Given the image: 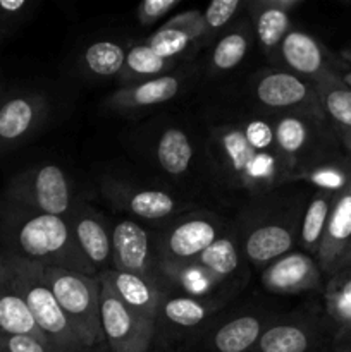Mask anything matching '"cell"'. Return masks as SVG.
I'll list each match as a JSON object with an SVG mask.
<instances>
[{
    "instance_id": "cell-1",
    "label": "cell",
    "mask_w": 351,
    "mask_h": 352,
    "mask_svg": "<svg viewBox=\"0 0 351 352\" xmlns=\"http://www.w3.org/2000/svg\"><path fill=\"white\" fill-rule=\"evenodd\" d=\"M0 241L3 253L96 277L98 272L86 260L64 217L30 212L3 201L0 205Z\"/></svg>"
},
{
    "instance_id": "cell-2",
    "label": "cell",
    "mask_w": 351,
    "mask_h": 352,
    "mask_svg": "<svg viewBox=\"0 0 351 352\" xmlns=\"http://www.w3.org/2000/svg\"><path fill=\"white\" fill-rule=\"evenodd\" d=\"M217 164L237 188L260 192L291 177L265 120L231 124L213 134Z\"/></svg>"
},
{
    "instance_id": "cell-3",
    "label": "cell",
    "mask_w": 351,
    "mask_h": 352,
    "mask_svg": "<svg viewBox=\"0 0 351 352\" xmlns=\"http://www.w3.org/2000/svg\"><path fill=\"white\" fill-rule=\"evenodd\" d=\"M0 260L6 265L17 292L26 302L34 323L43 333L50 352H93L83 342L57 299L43 282L40 265L3 251L0 253Z\"/></svg>"
},
{
    "instance_id": "cell-4",
    "label": "cell",
    "mask_w": 351,
    "mask_h": 352,
    "mask_svg": "<svg viewBox=\"0 0 351 352\" xmlns=\"http://www.w3.org/2000/svg\"><path fill=\"white\" fill-rule=\"evenodd\" d=\"M41 278L61 305L83 342L93 352L103 340L100 323V278L57 267H41Z\"/></svg>"
},
{
    "instance_id": "cell-5",
    "label": "cell",
    "mask_w": 351,
    "mask_h": 352,
    "mask_svg": "<svg viewBox=\"0 0 351 352\" xmlns=\"http://www.w3.org/2000/svg\"><path fill=\"white\" fill-rule=\"evenodd\" d=\"M3 199L30 212L64 219L74 208L67 175L54 164L26 168L14 175L3 191Z\"/></svg>"
},
{
    "instance_id": "cell-6",
    "label": "cell",
    "mask_w": 351,
    "mask_h": 352,
    "mask_svg": "<svg viewBox=\"0 0 351 352\" xmlns=\"http://www.w3.org/2000/svg\"><path fill=\"white\" fill-rule=\"evenodd\" d=\"M100 278V277H98ZM100 323L110 352H148L155 325L131 311L100 278Z\"/></svg>"
},
{
    "instance_id": "cell-7",
    "label": "cell",
    "mask_w": 351,
    "mask_h": 352,
    "mask_svg": "<svg viewBox=\"0 0 351 352\" xmlns=\"http://www.w3.org/2000/svg\"><path fill=\"white\" fill-rule=\"evenodd\" d=\"M255 96L267 109H303L305 116L323 120L319 95L313 82L292 72H267L255 85Z\"/></svg>"
},
{
    "instance_id": "cell-8",
    "label": "cell",
    "mask_w": 351,
    "mask_h": 352,
    "mask_svg": "<svg viewBox=\"0 0 351 352\" xmlns=\"http://www.w3.org/2000/svg\"><path fill=\"white\" fill-rule=\"evenodd\" d=\"M219 237V223L209 215H191L174 223L158 248L164 265H189Z\"/></svg>"
},
{
    "instance_id": "cell-9",
    "label": "cell",
    "mask_w": 351,
    "mask_h": 352,
    "mask_svg": "<svg viewBox=\"0 0 351 352\" xmlns=\"http://www.w3.org/2000/svg\"><path fill=\"white\" fill-rule=\"evenodd\" d=\"M351 256V182L337 192L327 220L317 263L323 277L330 278L341 272Z\"/></svg>"
},
{
    "instance_id": "cell-10",
    "label": "cell",
    "mask_w": 351,
    "mask_h": 352,
    "mask_svg": "<svg viewBox=\"0 0 351 352\" xmlns=\"http://www.w3.org/2000/svg\"><path fill=\"white\" fill-rule=\"evenodd\" d=\"M323 274L313 256L291 251L272 261L262 274V285L272 294H301L322 285Z\"/></svg>"
},
{
    "instance_id": "cell-11",
    "label": "cell",
    "mask_w": 351,
    "mask_h": 352,
    "mask_svg": "<svg viewBox=\"0 0 351 352\" xmlns=\"http://www.w3.org/2000/svg\"><path fill=\"white\" fill-rule=\"evenodd\" d=\"M326 133H332L327 122L305 113L284 116L277 120L274 127L275 146L289 172L301 167L303 158L312 157L308 150L320 143L322 138H326Z\"/></svg>"
},
{
    "instance_id": "cell-12",
    "label": "cell",
    "mask_w": 351,
    "mask_h": 352,
    "mask_svg": "<svg viewBox=\"0 0 351 352\" xmlns=\"http://www.w3.org/2000/svg\"><path fill=\"white\" fill-rule=\"evenodd\" d=\"M47 113V103L36 93H14L0 98V153L34 133Z\"/></svg>"
},
{
    "instance_id": "cell-13",
    "label": "cell",
    "mask_w": 351,
    "mask_h": 352,
    "mask_svg": "<svg viewBox=\"0 0 351 352\" xmlns=\"http://www.w3.org/2000/svg\"><path fill=\"white\" fill-rule=\"evenodd\" d=\"M98 277L112 289L114 294L133 313L157 325L162 305V289L155 277L129 272H119L114 268L100 272Z\"/></svg>"
},
{
    "instance_id": "cell-14",
    "label": "cell",
    "mask_w": 351,
    "mask_h": 352,
    "mask_svg": "<svg viewBox=\"0 0 351 352\" xmlns=\"http://www.w3.org/2000/svg\"><path fill=\"white\" fill-rule=\"evenodd\" d=\"M279 54L292 74L313 85L332 76H341V72L330 65L329 54L322 43L305 31H289L279 47Z\"/></svg>"
},
{
    "instance_id": "cell-15",
    "label": "cell",
    "mask_w": 351,
    "mask_h": 352,
    "mask_svg": "<svg viewBox=\"0 0 351 352\" xmlns=\"http://www.w3.org/2000/svg\"><path fill=\"white\" fill-rule=\"evenodd\" d=\"M155 258L150 234L134 220H120L112 229V268L129 274L153 275Z\"/></svg>"
},
{
    "instance_id": "cell-16",
    "label": "cell",
    "mask_w": 351,
    "mask_h": 352,
    "mask_svg": "<svg viewBox=\"0 0 351 352\" xmlns=\"http://www.w3.org/2000/svg\"><path fill=\"white\" fill-rule=\"evenodd\" d=\"M103 195L119 210L133 213L145 220H164L184 206L169 192L158 189H138L119 182H105Z\"/></svg>"
},
{
    "instance_id": "cell-17",
    "label": "cell",
    "mask_w": 351,
    "mask_h": 352,
    "mask_svg": "<svg viewBox=\"0 0 351 352\" xmlns=\"http://www.w3.org/2000/svg\"><path fill=\"white\" fill-rule=\"evenodd\" d=\"M67 222L86 260L96 272L107 270V265L112 263V230L107 229L105 220L88 206L78 205L69 213Z\"/></svg>"
},
{
    "instance_id": "cell-18",
    "label": "cell",
    "mask_w": 351,
    "mask_h": 352,
    "mask_svg": "<svg viewBox=\"0 0 351 352\" xmlns=\"http://www.w3.org/2000/svg\"><path fill=\"white\" fill-rule=\"evenodd\" d=\"M315 88L327 126L351 158V88L341 76L323 79Z\"/></svg>"
},
{
    "instance_id": "cell-19",
    "label": "cell",
    "mask_w": 351,
    "mask_h": 352,
    "mask_svg": "<svg viewBox=\"0 0 351 352\" xmlns=\"http://www.w3.org/2000/svg\"><path fill=\"white\" fill-rule=\"evenodd\" d=\"M206 24L203 12L188 10L171 17L160 30L148 36L147 45L160 57L174 60L176 55H181L193 41L200 40L205 34Z\"/></svg>"
},
{
    "instance_id": "cell-20",
    "label": "cell",
    "mask_w": 351,
    "mask_h": 352,
    "mask_svg": "<svg viewBox=\"0 0 351 352\" xmlns=\"http://www.w3.org/2000/svg\"><path fill=\"white\" fill-rule=\"evenodd\" d=\"M301 0H258L250 6L255 33L265 52L279 50L286 34L291 31L289 10L296 9Z\"/></svg>"
},
{
    "instance_id": "cell-21",
    "label": "cell",
    "mask_w": 351,
    "mask_h": 352,
    "mask_svg": "<svg viewBox=\"0 0 351 352\" xmlns=\"http://www.w3.org/2000/svg\"><path fill=\"white\" fill-rule=\"evenodd\" d=\"M0 333L30 336L47 344L43 333L34 323L26 302L12 284L6 265L0 260Z\"/></svg>"
},
{
    "instance_id": "cell-22",
    "label": "cell",
    "mask_w": 351,
    "mask_h": 352,
    "mask_svg": "<svg viewBox=\"0 0 351 352\" xmlns=\"http://www.w3.org/2000/svg\"><path fill=\"white\" fill-rule=\"evenodd\" d=\"M179 88H181V79L178 76L165 74L136 85L124 86L119 91L110 95L109 105L116 110L147 109L172 100L179 93Z\"/></svg>"
},
{
    "instance_id": "cell-23",
    "label": "cell",
    "mask_w": 351,
    "mask_h": 352,
    "mask_svg": "<svg viewBox=\"0 0 351 352\" xmlns=\"http://www.w3.org/2000/svg\"><path fill=\"white\" fill-rule=\"evenodd\" d=\"M295 246V230L281 222L255 227L244 241V253L253 265H270Z\"/></svg>"
},
{
    "instance_id": "cell-24",
    "label": "cell",
    "mask_w": 351,
    "mask_h": 352,
    "mask_svg": "<svg viewBox=\"0 0 351 352\" xmlns=\"http://www.w3.org/2000/svg\"><path fill=\"white\" fill-rule=\"evenodd\" d=\"M336 196L337 192L317 191L306 205L301 227H299V246L303 253L317 258Z\"/></svg>"
},
{
    "instance_id": "cell-25",
    "label": "cell",
    "mask_w": 351,
    "mask_h": 352,
    "mask_svg": "<svg viewBox=\"0 0 351 352\" xmlns=\"http://www.w3.org/2000/svg\"><path fill=\"white\" fill-rule=\"evenodd\" d=\"M264 323L253 315H243L224 323L212 337L215 352H248L257 346Z\"/></svg>"
},
{
    "instance_id": "cell-26",
    "label": "cell",
    "mask_w": 351,
    "mask_h": 352,
    "mask_svg": "<svg viewBox=\"0 0 351 352\" xmlns=\"http://www.w3.org/2000/svg\"><path fill=\"white\" fill-rule=\"evenodd\" d=\"M255 347L258 352H310L315 347V336L305 325L277 323L264 329Z\"/></svg>"
},
{
    "instance_id": "cell-27",
    "label": "cell",
    "mask_w": 351,
    "mask_h": 352,
    "mask_svg": "<svg viewBox=\"0 0 351 352\" xmlns=\"http://www.w3.org/2000/svg\"><path fill=\"white\" fill-rule=\"evenodd\" d=\"M172 67H174V60L160 57L147 43L134 45L127 50L119 79L127 86L136 85V82L165 76V72L171 71Z\"/></svg>"
},
{
    "instance_id": "cell-28",
    "label": "cell",
    "mask_w": 351,
    "mask_h": 352,
    "mask_svg": "<svg viewBox=\"0 0 351 352\" xmlns=\"http://www.w3.org/2000/svg\"><path fill=\"white\" fill-rule=\"evenodd\" d=\"M323 302L327 318L332 325V333L351 327V268L337 272L327 278Z\"/></svg>"
},
{
    "instance_id": "cell-29",
    "label": "cell",
    "mask_w": 351,
    "mask_h": 352,
    "mask_svg": "<svg viewBox=\"0 0 351 352\" xmlns=\"http://www.w3.org/2000/svg\"><path fill=\"white\" fill-rule=\"evenodd\" d=\"M157 160L169 175H182L193 160V146L188 134L178 127H169L157 143Z\"/></svg>"
},
{
    "instance_id": "cell-30",
    "label": "cell",
    "mask_w": 351,
    "mask_h": 352,
    "mask_svg": "<svg viewBox=\"0 0 351 352\" xmlns=\"http://www.w3.org/2000/svg\"><path fill=\"white\" fill-rule=\"evenodd\" d=\"M202 268L205 274L215 282L231 277L240 265V254H237L236 243L231 237L219 236L193 263Z\"/></svg>"
},
{
    "instance_id": "cell-31",
    "label": "cell",
    "mask_w": 351,
    "mask_h": 352,
    "mask_svg": "<svg viewBox=\"0 0 351 352\" xmlns=\"http://www.w3.org/2000/svg\"><path fill=\"white\" fill-rule=\"evenodd\" d=\"M215 305L191 296H172L160 305L158 316H164L171 325L179 329H193L209 318Z\"/></svg>"
},
{
    "instance_id": "cell-32",
    "label": "cell",
    "mask_w": 351,
    "mask_h": 352,
    "mask_svg": "<svg viewBox=\"0 0 351 352\" xmlns=\"http://www.w3.org/2000/svg\"><path fill=\"white\" fill-rule=\"evenodd\" d=\"M126 54L123 45L112 40H100L89 45L83 54V62L92 74L100 78L119 76L126 62Z\"/></svg>"
},
{
    "instance_id": "cell-33",
    "label": "cell",
    "mask_w": 351,
    "mask_h": 352,
    "mask_svg": "<svg viewBox=\"0 0 351 352\" xmlns=\"http://www.w3.org/2000/svg\"><path fill=\"white\" fill-rule=\"evenodd\" d=\"M248 47H250V38L243 30H236L227 33L226 36L220 38L219 43L215 45L212 52V69L213 71H233L237 64L246 55Z\"/></svg>"
},
{
    "instance_id": "cell-34",
    "label": "cell",
    "mask_w": 351,
    "mask_h": 352,
    "mask_svg": "<svg viewBox=\"0 0 351 352\" xmlns=\"http://www.w3.org/2000/svg\"><path fill=\"white\" fill-rule=\"evenodd\" d=\"M33 3L28 0H2L0 2V43L28 19Z\"/></svg>"
},
{
    "instance_id": "cell-35",
    "label": "cell",
    "mask_w": 351,
    "mask_h": 352,
    "mask_svg": "<svg viewBox=\"0 0 351 352\" xmlns=\"http://www.w3.org/2000/svg\"><path fill=\"white\" fill-rule=\"evenodd\" d=\"M240 7V0H215V2L210 3L205 12H203L206 30L215 31L226 26L233 19V16L237 12Z\"/></svg>"
},
{
    "instance_id": "cell-36",
    "label": "cell",
    "mask_w": 351,
    "mask_h": 352,
    "mask_svg": "<svg viewBox=\"0 0 351 352\" xmlns=\"http://www.w3.org/2000/svg\"><path fill=\"white\" fill-rule=\"evenodd\" d=\"M0 352H50V349L34 337L0 333Z\"/></svg>"
},
{
    "instance_id": "cell-37",
    "label": "cell",
    "mask_w": 351,
    "mask_h": 352,
    "mask_svg": "<svg viewBox=\"0 0 351 352\" xmlns=\"http://www.w3.org/2000/svg\"><path fill=\"white\" fill-rule=\"evenodd\" d=\"M178 3L179 0H145L138 7V21L143 26H150L155 21H158L165 14L171 12Z\"/></svg>"
},
{
    "instance_id": "cell-38",
    "label": "cell",
    "mask_w": 351,
    "mask_h": 352,
    "mask_svg": "<svg viewBox=\"0 0 351 352\" xmlns=\"http://www.w3.org/2000/svg\"><path fill=\"white\" fill-rule=\"evenodd\" d=\"M332 352H351V327L332 333Z\"/></svg>"
},
{
    "instance_id": "cell-39",
    "label": "cell",
    "mask_w": 351,
    "mask_h": 352,
    "mask_svg": "<svg viewBox=\"0 0 351 352\" xmlns=\"http://www.w3.org/2000/svg\"><path fill=\"white\" fill-rule=\"evenodd\" d=\"M343 57H344V60H346L348 64H350V69H348V72L341 74V78H343V81L346 82V85L351 88V48H348V50L344 52Z\"/></svg>"
},
{
    "instance_id": "cell-40",
    "label": "cell",
    "mask_w": 351,
    "mask_h": 352,
    "mask_svg": "<svg viewBox=\"0 0 351 352\" xmlns=\"http://www.w3.org/2000/svg\"><path fill=\"white\" fill-rule=\"evenodd\" d=\"M346 268H351V256L348 258V261H346V265H344V268H343V270H346Z\"/></svg>"
},
{
    "instance_id": "cell-41",
    "label": "cell",
    "mask_w": 351,
    "mask_h": 352,
    "mask_svg": "<svg viewBox=\"0 0 351 352\" xmlns=\"http://www.w3.org/2000/svg\"><path fill=\"white\" fill-rule=\"evenodd\" d=\"M0 98H2V95H0Z\"/></svg>"
}]
</instances>
